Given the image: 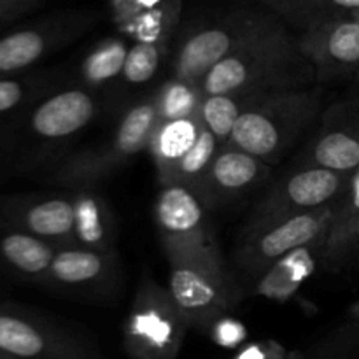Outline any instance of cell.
Instances as JSON below:
<instances>
[{
  "label": "cell",
  "mask_w": 359,
  "mask_h": 359,
  "mask_svg": "<svg viewBox=\"0 0 359 359\" xmlns=\"http://www.w3.org/2000/svg\"><path fill=\"white\" fill-rule=\"evenodd\" d=\"M316 70L273 14L200 83L202 97L231 95L238 98L307 90Z\"/></svg>",
  "instance_id": "cell-1"
},
{
  "label": "cell",
  "mask_w": 359,
  "mask_h": 359,
  "mask_svg": "<svg viewBox=\"0 0 359 359\" xmlns=\"http://www.w3.org/2000/svg\"><path fill=\"white\" fill-rule=\"evenodd\" d=\"M314 91H284L242 98V112L228 147L265 161H277L316 114ZM224 146V147H226Z\"/></svg>",
  "instance_id": "cell-2"
},
{
  "label": "cell",
  "mask_w": 359,
  "mask_h": 359,
  "mask_svg": "<svg viewBox=\"0 0 359 359\" xmlns=\"http://www.w3.org/2000/svg\"><path fill=\"white\" fill-rule=\"evenodd\" d=\"M156 219L172 262L188 263L224 277L209 248L202 200L193 189L182 184H165L156 200Z\"/></svg>",
  "instance_id": "cell-3"
},
{
  "label": "cell",
  "mask_w": 359,
  "mask_h": 359,
  "mask_svg": "<svg viewBox=\"0 0 359 359\" xmlns=\"http://www.w3.org/2000/svg\"><path fill=\"white\" fill-rule=\"evenodd\" d=\"M269 14L237 13L228 14L223 21L210 23L193 32L175 56V77L181 83L195 86L223 62L228 55L241 48L263 25Z\"/></svg>",
  "instance_id": "cell-4"
},
{
  "label": "cell",
  "mask_w": 359,
  "mask_h": 359,
  "mask_svg": "<svg viewBox=\"0 0 359 359\" xmlns=\"http://www.w3.org/2000/svg\"><path fill=\"white\" fill-rule=\"evenodd\" d=\"M328 223H332V212L325 207L255 230L241 251L242 265L251 273L270 272L294 252L318 242Z\"/></svg>",
  "instance_id": "cell-5"
},
{
  "label": "cell",
  "mask_w": 359,
  "mask_h": 359,
  "mask_svg": "<svg viewBox=\"0 0 359 359\" xmlns=\"http://www.w3.org/2000/svg\"><path fill=\"white\" fill-rule=\"evenodd\" d=\"M0 353L13 359H86L76 340L9 304H0Z\"/></svg>",
  "instance_id": "cell-6"
},
{
  "label": "cell",
  "mask_w": 359,
  "mask_h": 359,
  "mask_svg": "<svg viewBox=\"0 0 359 359\" xmlns=\"http://www.w3.org/2000/svg\"><path fill=\"white\" fill-rule=\"evenodd\" d=\"M342 188V175L321 167H311L291 174L269 195L256 217L255 230L270 226L291 216L325 209Z\"/></svg>",
  "instance_id": "cell-7"
},
{
  "label": "cell",
  "mask_w": 359,
  "mask_h": 359,
  "mask_svg": "<svg viewBox=\"0 0 359 359\" xmlns=\"http://www.w3.org/2000/svg\"><path fill=\"white\" fill-rule=\"evenodd\" d=\"M0 216L32 237L44 242L67 241L76 230L74 202L67 198L0 196Z\"/></svg>",
  "instance_id": "cell-8"
},
{
  "label": "cell",
  "mask_w": 359,
  "mask_h": 359,
  "mask_svg": "<svg viewBox=\"0 0 359 359\" xmlns=\"http://www.w3.org/2000/svg\"><path fill=\"white\" fill-rule=\"evenodd\" d=\"M316 72L359 63V18L337 16L302 30L297 39Z\"/></svg>",
  "instance_id": "cell-9"
},
{
  "label": "cell",
  "mask_w": 359,
  "mask_h": 359,
  "mask_svg": "<svg viewBox=\"0 0 359 359\" xmlns=\"http://www.w3.org/2000/svg\"><path fill=\"white\" fill-rule=\"evenodd\" d=\"M170 298L182 319L207 323L226 309V280L198 266L172 262Z\"/></svg>",
  "instance_id": "cell-10"
},
{
  "label": "cell",
  "mask_w": 359,
  "mask_h": 359,
  "mask_svg": "<svg viewBox=\"0 0 359 359\" xmlns=\"http://www.w3.org/2000/svg\"><path fill=\"white\" fill-rule=\"evenodd\" d=\"M269 167L258 158L235 147H224L214 158L205 177L200 182L196 195L200 200H223L248 191L256 182L263 181Z\"/></svg>",
  "instance_id": "cell-11"
},
{
  "label": "cell",
  "mask_w": 359,
  "mask_h": 359,
  "mask_svg": "<svg viewBox=\"0 0 359 359\" xmlns=\"http://www.w3.org/2000/svg\"><path fill=\"white\" fill-rule=\"evenodd\" d=\"M58 21H41L0 37V79L16 77L48 56L65 39Z\"/></svg>",
  "instance_id": "cell-12"
},
{
  "label": "cell",
  "mask_w": 359,
  "mask_h": 359,
  "mask_svg": "<svg viewBox=\"0 0 359 359\" xmlns=\"http://www.w3.org/2000/svg\"><path fill=\"white\" fill-rule=\"evenodd\" d=\"M56 251L51 244L18 230L0 216V273L27 280H44Z\"/></svg>",
  "instance_id": "cell-13"
},
{
  "label": "cell",
  "mask_w": 359,
  "mask_h": 359,
  "mask_svg": "<svg viewBox=\"0 0 359 359\" xmlns=\"http://www.w3.org/2000/svg\"><path fill=\"white\" fill-rule=\"evenodd\" d=\"M202 128L203 121L200 118V111L188 118L158 123L149 146L161 174H167L195 146Z\"/></svg>",
  "instance_id": "cell-14"
},
{
  "label": "cell",
  "mask_w": 359,
  "mask_h": 359,
  "mask_svg": "<svg viewBox=\"0 0 359 359\" xmlns=\"http://www.w3.org/2000/svg\"><path fill=\"white\" fill-rule=\"evenodd\" d=\"M158 126V102H144L135 105L123 118L114 144H112L111 160H125L137 154L153 140L154 130Z\"/></svg>",
  "instance_id": "cell-15"
},
{
  "label": "cell",
  "mask_w": 359,
  "mask_h": 359,
  "mask_svg": "<svg viewBox=\"0 0 359 359\" xmlns=\"http://www.w3.org/2000/svg\"><path fill=\"white\" fill-rule=\"evenodd\" d=\"M104 272V259L93 249H62L56 251L46 279L62 286L90 283Z\"/></svg>",
  "instance_id": "cell-16"
},
{
  "label": "cell",
  "mask_w": 359,
  "mask_h": 359,
  "mask_svg": "<svg viewBox=\"0 0 359 359\" xmlns=\"http://www.w3.org/2000/svg\"><path fill=\"white\" fill-rule=\"evenodd\" d=\"M312 158L318 167L344 174L359 167V140L340 130L325 133L316 142Z\"/></svg>",
  "instance_id": "cell-17"
},
{
  "label": "cell",
  "mask_w": 359,
  "mask_h": 359,
  "mask_svg": "<svg viewBox=\"0 0 359 359\" xmlns=\"http://www.w3.org/2000/svg\"><path fill=\"white\" fill-rule=\"evenodd\" d=\"M242 112V98L231 95L205 97L200 102V118L210 133L226 146Z\"/></svg>",
  "instance_id": "cell-18"
},
{
  "label": "cell",
  "mask_w": 359,
  "mask_h": 359,
  "mask_svg": "<svg viewBox=\"0 0 359 359\" xmlns=\"http://www.w3.org/2000/svg\"><path fill=\"white\" fill-rule=\"evenodd\" d=\"M72 202L76 210L74 235H77V241L90 248L102 249L107 242V224L100 200L93 195H79Z\"/></svg>",
  "instance_id": "cell-19"
},
{
  "label": "cell",
  "mask_w": 359,
  "mask_h": 359,
  "mask_svg": "<svg viewBox=\"0 0 359 359\" xmlns=\"http://www.w3.org/2000/svg\"><path fill=\"white\" fill-rule=\"evenodd\" d=\"M160 48L156 42L140 41L128 49L123 67V77L130 84H144L153 79L160 65Z\"/></svg>",
  "instance_id": "cell-20"
},
{
  "label": "cell",
  "mask_w": 359,
  "mask_h": 359,
  "mask_svg": "<svg viewBox=\"0 0 359 359\" xmlns=\"http://www.w3.org/2000/svg\"><path fill=\"white\" fill-rule=\"evenodd\" d=\"M126 49L121 42L112 41L102 46L84 63V76L93 83H102L123 72L126 60Z\"/></svg>",
  "instance_id": "cell-21"
},
{
  "label": "cell",
  "mask_w": 359,
  "mask_h": 359,
  "mask_svg": "<svg viewBox=\"0 0 359 359\" xmlns=\"http://www.w3.org/2000/svg\"><path fill=\"white\" fill-rule=\"evenodd\" d=\"M198 100L195 98V86H189L179 81L177 84L165 91V97L158 102V123L174 121L188 118L200 111Z\"/></svg>",
  "instance_id": "cell-22"
},
{
  "label": "cell",
  "mask_w": 359,
  "mask_h": 359,
  "mask_svg": "<svg viewBox=\"0 0 359 359\" xmlns=\"http://www.w3.org/2000/svg\"><path fill=\"white\" fill-rule=\"evenodd\" d=\"M37 83L30 77L0 79V121L27 107L35 97Z\"/></svg>",
  "instance_id": "cell-23"
},
{
  "label": "cell",
  "mask_w": 359,
  "mask_h": 359,
  "mask_svg": "<svg viewBox=\"0 0 359 359\" xmlns=\"http://www.w3.org/2000/svg\"><path fill=\"white\" fill-rule=\"evenodd\" d=\"M41 6L35 0H0V28Z\"/></svg>",
  "instance_id": "cell-24"
},
{
  "label": "cell",
  "mask_w": 359,
  "mask_h": 359,
  "mask_svg": "<svg viewBox=\"0 0 359 359\" xmlns=\"http://www.w3.org/2000/svg\"><path fill=\"white\" fill-rule=\"evenodd\" d=\"M353 230L359 235V214L356 217H354V221H353Z\"/></svg>",
  "instance_id": "cell-25"
},
{
  "label": "cell",
  "mask_w": 359,
  "mask_h": 359,
  "mask_svg": "<svg viewBox=\"0 0 359 359\" xmlns=\"http://www.w3.org/2000/svg\"><path fill=\"white\" fill-rule=\"evenodd\" d=\"M354 207H358V209H359V186L356 189V195H354Z\"/></svg>",
  "instance_id": "cell-26"
},
{
  "label": "cell",
  "mask_w": 359,
  "mask_h": 359,
  "mask_svg": "<svg viewBox=\"0 0 359 359\" xmlns=\"http://www.w3.org/2000/svg\"><path fill=\"white\" fill-rule=\"evenodd\" d=\"M0 359H13V358H9V356H6L4 353H0Z\"/></svg>",
  "instance_id": "cell-27"
}]
</instances>
